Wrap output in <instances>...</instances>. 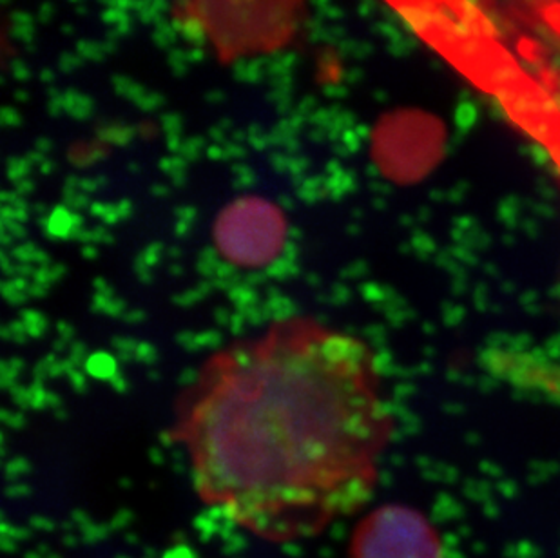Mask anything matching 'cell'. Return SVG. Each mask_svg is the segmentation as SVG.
I'll use <instances>...</instances> for the list:
<instances>
[{"label": "cell", "instance_id": "obj_1", "mask_svg": "<svg viewBox=\"0 0 560 558\" xmlns=\"http://www.w3.org/2000/svg\"><path fill=\"white\" fill-rule=\"evenodd\" d=\"M390 438L374 350L307 316L212 353L171 427L201 501L275 544L361 510Z\"/></svg>", "mask_w": 560, "mask_h": 558}, {"label": "cell", "instance_id": "obj_3", "mask_svg": "<svg viewBox=\"0 0 560 558\" xmlns=\"http://www.w3.org/2000/svg\"><path fill=\"white\" fill-rule=\"evenodd\" d=\"M285 237V220L264 200H242L223 212L217 229L220 253L240 267H259L275 258Z\"/></svg>", "mask_w": 560, "mask_h": 558}, {"label": "cell", "instance_id": "obj_4", "mask_svg": "<svg viewBox=\"0 0 560 558\" xmlns=\"http://www.w3.org/2000/svg\"><path fill=\"white\" fill-rule=\"evenodd\" d=\"M551 4L557 5V8H560V0H550Z\"/></svg>", "mask_w": 560, "mask_h": 558}, {"label": "cell", "instance_id": "obj_2", "mask_svg": "<svg viewBox=\"0 0 560 558\" xmlns=\"http://www.w3.org/2000/svg\"><path fill=\"white\" fill-rule=\"evenodd\" d=\"M349 557L443 558V546L421 513L405 505H383L355 526Z\"/></svg>", "mask_w": 560, "mask_h": 558}]
</instances>
